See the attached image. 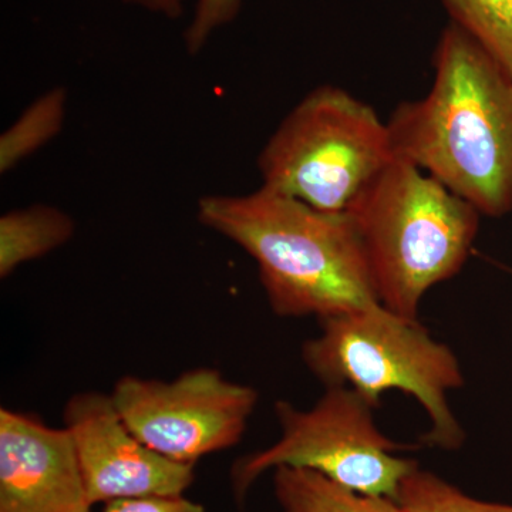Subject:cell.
Returning a JSON list of instances; mask_svg holds the SVG:
<instances>
[{
	"label": "cell",
	"mask_w": 512,
	"mask_h": 512,
	"mask_svg": "<svg viewBox=\"0 0 512 512\" xmlns=\"http://www.w3.org/2000/svg\"><path fill=\"white\" fill-rule=\"evenodd\" d=\"M433 67L427 96L403 101L387 121L394 154L481 215L504 217L512 211V79L454 22Z\"/></svg>",
	"instance_id": "6da1fadb"
},
{
	"label": "cell",
	"mask_w": 512,
	"mask_h": 512,
	"mask_svg": "<svg viewBox=\"0 0 512 512\" xmlns=\"http://www.w3.org/2000/svg\"><path fill=\"white\" fill-rule=\"evenodd\" d=\"M198 221L258 266L272 311L319 320L383 306L348 212H325L259 187L200 198Z\"/></svg>",
	"instance_id": "7a4b0ae2"
},
{
	"label": "cell",
	"mask_w": 512,
	"mask_h": 512,
	"mask_svg": "<svg viewBox=\"0 0 512 512\" xmlns=\"http://www.w3.org/2000/svg\"><path fill=\"white\" fill-rule=\"evenodd\" d=\"M362 241L377 298L419 320L433 286L466 264L481 214L419 167L394 156L348 211Z\"/></svg>",
	"instance_id": "3957f363"
},
{
	"label": "cell",
	"mask_w": 512,
	"mask_h": 512,
	"mask_svg": "<svg viewBox=\"0 0 512 512\" xmlns=\"http://www.w3.org/2000/svg\"><path fill=\"white\" fill-rule=\"evenodd\" d=\"M322 332L303 345L302 357L326 387L355 390L375 409L382 394H410L430 419L424 446L458 450L466 433L448 406L447 394L464 386L453 350L431 338L419 320L384 306L319 320Z\"/></svg>",
	"instance_id": "277c9868"
},
{
	"label": "cell",
	"mask_w": 512,
	"mask_h": 512,
	"mask_svg": "<svg viewBox=\"0 0 512 512\" xmlns=\"http://www.w3.org/2000/svg\"><path fill=\"white\" fill-rule=\"evenodd\" d=\"M394 156L376 110L325 84L293 107L256 164L262 188L315 210L346 212Z\"/></svg>",
	"instance_id": "5b68a950"
},
{
	"label": "cell",
	"mask_w": 512,
	"mask_h": 512,
	"mask_svg": "<svg viewBox=\"0 0 512 512\" xmlns=\"http://www.w3.org/2000/svg\"><path fill=\"white\" fill-rule=\"evenodd\" d=\"M373 410L372 404L345 386L326 387L309 410L278 400L275 414L281 439L242 457L232 468L237 503H244L262 474L278 467L306 468L356 493L397 501L404 478L419 463L394 454L410 447L387 439L377 429Z\"/></svg>",
	"instance_id": "8992f818"
},
{
	"label": "cell",
	"mask_w": 512,
	"mask_h": 512,
	"mask_svg": "<svg viewBox=\"0 0 512 512\" xmlns=\"http://www.w3.org/2000/svg\"><path fill=\"white\" fill-rule=\"evenodd\" d=\"M110 394L138 439L192 466L237 446L259 400L254 387L229 382L212 367L188 370L171 382L124 376Z\"/></svg>",
	"instance_id": "52a82bcc"
},
{
	"label": "cell",
	"mask_w": 512,
	"mask_h": 512,
	"mask_svg": "<svg viewBox=\"0 0 512 512\" xmlns=\"http://www.w3.org/2000/svg\"><path fill=\"white\" fill-rule=\"evenodd\" d=\"M87 497L94 504L153 495H180L194 483V466L146 446L120 416L111 394L83 392L63 410Z\"/></svg>",
	"instance_id": "ba28073f"
},
{
	"label": "cell",
	"mask_w": 512,
	"mask_h": 512,
	"mask_svg": "<svg viewBox=\"0 0 512 512\" xmlns=\"http://www.w3.org/2000/svg\"><path fill=\"white\" fill-rule=\"evenodd\" d=\"M82 468L66 427L0 409V512H90Z\"/></svg>",
	"instance_id": "9c48e42d"
},
{
	"label": "cell",
	"mask_w": 512,
	"mask_h": 512,
	"mask_svg": "<svg viewBox=\"0 0 512 512\" xmlns=\"http://www.w3.org/2000/svg\"><path fill=\"white\" fill-rule=\"evenodd\" d=\"M76 224L53 205L36 204L0 217V278L20 266L49 255L74 237Z\"/></svg>",
	"instance_id": "30bf717a"
},
{
	"label": "cell",
	"mask_w": 512,
	"mask_h": 512,
	"mask_svg": "<svg viewBox=\"0 0 512 512\" xmlns=\"http://www.w3.org/2000/svg\"><path fill=\"white\" fill-rule=\"evenodd\" d=\"M274 485L284 512H404L397 501L356 493L306 468H275Z\"/></svg>",
	"instance_id": "8fae6325"
},
{
	"label": "cell",
	"mask_w": 512,
	"mask_h": 512,
	"mask_svg": "<svg viewBox=\"0 0 512 512\" xmlns=\"http://www.w3.org/2000/svg\"><path fill=\"white\" fill-rule=\"evenodd\" d=\"M69 93L55 87L37 97L0 136V173L8 174L59 136L66 121Z\"/></svg>",
	"instance_id": "7c38bea8"
},
{
	"label": "cell",
	"mask_w": 512,
	"mask_h": 512,
	"mask_svg": "<svg viewBox=\"0 0 512 512\" xmlns=\"http://www.w3.org/2000/svg\"><path fill=\"white\" fill-rule=\"evenodd\" d=\"M451 22L483 47L512 79V0H440Z\"/></svg>",
	"instance_id": "4fadbf2b"
},
{
	"label": "cell",
	"mask_w": 512,
	"mask_h": 512,
	"mask_svg": "<svg viewBox=\"0 0 512 512\" xmlns=\"http://www.w3.org/2000/svg\"><path fill=\"white\" fill-rule=\"evenodd\" d=\"M397 503L404 512H512V504L468 497L443 478L420 468L404 478Z\"/></svg>",
	"instance_id": "5bb4252c"
},
{
	"label": "cell",
	"mask_w": 512,
	"mask_h": 512,
	"mask_svg": "<svg viewBox=\"0 0 512 512\" xmlns=\"http://www.w3.org/2000/svg\"><path fill=\"white\" fill-rule=\"evenodd\" d=\"M242 0H197L191 23L184 32V45L198 55L218 29L237 19Z\"/></svg>",
	"instance_id": "9a60e30c"
},
{
	"label": "cell",
	"mask_w": 512,
	"mask_h": 512,
	"mask_svg": "<svg viewBox=\"0 0 512 512\" xmlns=\"http://www.w3.org/2000/svg\"><path fill=\"white\" fill-rule=\"evenodd\" d=\"M103 512H205V510L201 504L188 500L184 494H180L111 501L104 504Z\"/></svg>",
	"instance_id": "2e32d148"
},
{
	"label": "cell",
	"mask_w": 512,
	"mask_h": 512,
	"mask_svg": "<svg viewBox=\"0 0 512 512\" xmlns=\"http://www.w3.org/2000/svg\"><path fill=\"white\" fill-rule=\"evenodd\" d=\"M121 2L146 9L148 12L168 19L181 18L185 9V0H121Z\"/></svg>",
	"instance_id": "e0dca14e"
}]
</instances>
